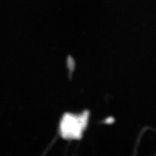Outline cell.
Segmentation results:
<instances>
[{"label":"cell","instance_id":"6da1fadb","mask_svg":"<svg viewBox=\"0 0 156 156\" xmlns=\"http://www.w3.org/2000/svg\"><path fill=\"white\" fill-rule=\"evenodd\" d=\"M88 114L84 113L79 116L66 114L62 118L60 125L62 135L68 139H79L87 125Z\"/></svg>","mask_w":156,"mask_h":156}]
</instances>
